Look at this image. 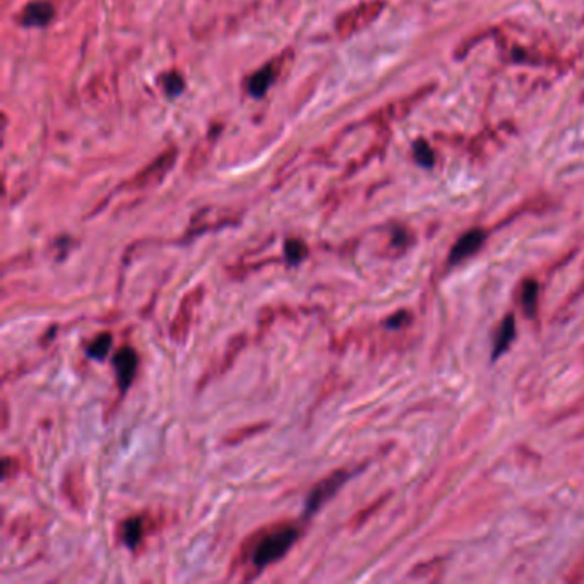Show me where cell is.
I'll use <instances>...</instances> for the list:
<instances>
[{
	"label": "cell",
	"instance_id": "9c48e42d",
	"mask_svg": "<svg viewBox=\"0 0 584 584\" xmlns=\"http://www.w3.org/2000/svg\"><path fill=\"white\" fill-rule=\"evenodd\" d=\"M111 343H113L111 333L98 334V336H96L90 345H88V355L96 360H105L111 348Z\"/></svg>",
	"mask_w": 584,
	"mask_h": 584
},
{
	"label": "cell",
	"instance_id": "52a82bcc",
	"mask_svg": "<svg viewBox=\"0 0 584 584\" xmlns=\"http://www.w3.org/2000/svg\"><path fill=\"white\" fill-rule=\"evenodd\" d=\"M53 14H55V11H53L52 4L41 0V2H33L26 6L21 19L22 25L29 26V28H43L52 21Z\"/></svg>",
	"mask_w": 584,
	"mask_h": 584
},
{
	"label": "cell",
	"instance_id": "4fadbf2b",
	"mask_svg": "<svg viewBox=\"0 0 584 584\" xmlns=\"http://www.w3.org/2000/svg\"><path fill=\"white\" fill-rule=\"evenodd\" d=\"M267 426H269V424H253V425L244 426V429H238V430H235V432H232L228 437H226L225 444L232 445V444L242 443V440L247 439V437H252V436H256V433L266 430Z\"/></svg>",
	"mask_w": 584,
	"mask_h": 584
},
{
	"label": "cell",
	"instance_id": "5b68a950",
	"mask_svg": "<svg viewBox=\"0 0 584 584\" xmlns=\"http://www.w3.org/2000/svg\"><path fill=\"white\" fill-rule=\"evenodd\" d=\"M111 363H113L115 375H117V386L120 394L124 396L127 389L132 384L134 377H136L137 372V363H139V356H137V352L132 347H122L111 359Z\"/></svg>",
	"mask_w": 584,
	"mask_h": 584
},
{
	"label": "cell",
	"instance_id": "8fae6325",
	"mask_svg": "<svg viewBox=\"0 0 584 584\" xmlns=\"http://www.w3.org/2000/svg\"><path fill=\"white\" fill-rule=\"evenodd\" d=\"M307 253H309V247H307L303 240L290 238V240H286V244H284V256H286L288 263H290L291 266L300 264L307 257Z\"/></svg>",
	"mask_w": 584,
	"mask_h": 584
},
{
	"label": "cell",
	"instance_id": "7c38bea8",
	"mask_svg": "<svg viewBox=\"0 0 584 584\" xmlns=\"http://www.w3.org/2000/svg\"><path fill=\"white\" fill-rule=\"evenodd\" d=\"M521 300H522V309H524V312L528 314V316H533V314H535L536 300H538V284L535 281L529 279V281L524 283V286H522Z\"/></svg>",
	"mask_w": 584,
	"mask_h": 584
},
{
	"label": "cell",
	"instance_id": "ba28073f",
	"mask_svg": "<svg viewBox=\"0 0 584 584\" xmlns=\"http://www.w3.org/2000/svg\"><path fill=\"white\" fill-rule=\"evenodd\" d=\"M274 71L276 69L272 67V65H266V67H263L260 71H257L256 74L249 79V93L252 96H257V98L266 95L269 86H271L272 81H274Z\"/></svg>",
	"mask_w": 584,
	"mask_h": 584
},
{
	"label": "cell",
	"instance_id": "3957f363",
	"mask_svg": "<svg viewBox=\"0 0 584 584\" xmlns=\"http://www.w3.org/2000/svg\"><path fill=\"white\" fill-rule=\"evenodd\" d=\"M349 478V471L347 470H338L333 471L331 475H328L326 478H322L321 482L314 485L312 492L307 497V506H305V516H310L312 513L321 509L329 499L334 497L338 490L343 487V483Z\"/></svg>",
	"mask_w": 584,
	"mask_h": 584
},
{
	"label": "cell",
	"instance_id": "8992f818",
	"mask_svg": "<svg viewBox=\"0 0 584 584\" xmlns=\"http://www.w3.org/2000/svg\"><path fill=\"white\" fill-rule=\"evenodd\" d=\"M483 242H485V232H483V230H470V232L464 233V235L456 242L454 247L451 249V253H449V263L456 264V263H461V260L468 259V257H471L473 253L480 251Z\"/></svg>",
	"mask_w": 584,
	"mask_h": 584
},
{
	"label": "cell",
	"instance_id": "5bb4252c",
	"mask_svg": "<svg viewBox=\"0 0 584 584\" xmlns=\"http://www.w3.org/2000/svg\"><path fill=\"white\" fill-rule=\"evenodd\" d=\"M163 88L168 96H176L182 93L183 88H186L182 74H179V72H168V74H165Z\"/></svg>",
	"mask_w": 584,
	"mask_h": 584
},
{
	"label": "cell",
	"instance_id": "9a60e30c",
	"mask_svg": "<svg viewBox=\"0 0 584 584\" xmlns=\"http://www.w3.org/2000/svg\"><path fill=\"white\" fill-rule=\"evenodd\" d=\"M413 149H415V158H417L418 163L424 165V167H426V168L432 167V165H433V153H432V149H430V146L426 144L425 141L415 142Z\"/></svg>",
	"mask_w": 584,
	"mask_h": 584
},
{
	"label": "cell",
	"instance_id": "277c9868",
	"mask_svg": "<svg viewBox=\"0 0 584 584\" xmlns=\"http://www.w3.org/2000/svg\"><path fill=\"white\" fill-rule=\"evenodd\" d=\"M201 300H202V286L195 288L194 291H190V293H187L186 297H183L182 303H180L179 312H176V317L174 319V322H172V328H170L172 340L179 341V343H182V341L186 340L187 334H189L190 324H192V317H194L195 309H197V305L201 303Z\"/></svg>",
	"mask_w": 584,
	"mask_h": 584
},
{
	"label": "cell",
	"instance_id": "30bf717a",
	"mask_svg": "<svg viewBox=\"0 0 584 584\" xmlns=\"http://www.w3.org/2000/svg\"><path fill=\"white\" fill-rule=\"evenodd\" d=\"M514 334H516V326H514V319L509 316L504 319V322H502V326H501V331H499L497 334V340H495V347H494V356H499L507 347H509Z\"/></svg>",
	"mask_w": 584,
	"mask_h": 584
},
{
	"label": "cell",
	"instance_id": "6da1fadb",
	"mask_svg": "<svg viewBox=\"0 0 584 584\" xmlns=\"http://www.w3.org/2000/svg\"><path fill=\"white\" fill-rule=\"evenodd\" d=\"M303 526L298 521H278L263 526L244 540L232 564V572L245 569V579L263 572L271 564L281 560L302 536Z\"/></svg>",
	"mask_w": 584,
	"mask_h": 584
},
{
	"label": "cell",
	"instance_id": "7a4b0ae2",
	"mask_svg": "<svg viewBox=\"0 0 584 584\" xmlns=\"http://www.w3.org/2000/svg\"><path fill=\"white\" fill-rule=\"evenodd\" d=\"M156 528H158V524H156L153 514L142 513L122 521L118 526V535H120V540L124 541L125 547L136 552L144 543L146 536Z\"/></svg>",
	"mask_w": 584,
	"mask_h": 584
}]
</instances>
